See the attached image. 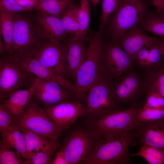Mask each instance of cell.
<instances>
[{
  "mask_svg": "<svg viewBox=\"0 0 164 164\" xmlns=\"http://www.w3.org/2000/svg\"><path fill=\"white\" fill-rule=\"evenodd\" d=\"M142 105L121 109L96 118H85L82 125L96 137L108 140L132 138L133 130L138 125L136 119L138 109Z\"/></svg>",
  "mask_w": 164,
  "mask_h": 164,
  "instance_id": "cell-1",
  "label": "cell"
},
{
  "mask_svg": "<svg viewBox=\"0 0 164 164\" xmlns=\"http://www.w3.org/2000/svg\"><path fill=\"white\" fill-rule=\"evenodd\" d=\"M36 77L18 56L5 52L1 54L0 103L16 91L30 88Z\"/></svg>",
  "mask_w": 164,
  "mask_h": 164,
  "instance_id": "cell-2",
  "label": "cell"
},
{
  "mask_svg": "<svg viewBox=\"0 0 164 164\" xmlns=\"http://www.w3.org/2000/svg\"><path fill=\"white\" fill-rule=\"evenodd\" d=\"M26 12L16 13L14 15L13 54L19 56H32L49 40L42 34L32 12Z\"/></svg>",
  "mask_w": 164,
  "mask_h": 164,
  "instance_id": "cell-3",
  "label": "cell"
},
{
  "mask_svg": "<svg viewBox=\"0 0 164 164\" xmlns=\"http://www.w3.org/2000/svg\"><path fill=\"white\" fill-rule=\"evenodd\" d=\"M21 131L33 132L51 141L58 149L63 130L49 117L45 108L32 100L23 114L12 123Z\"/></svg>",
  "mask_w": 164,
  "mask_h": 164,
  "instance_id": "cell-4",
  "label": "cell"
},
{
  "mask_svg": "<svg viewBox=\"0 0 164 164\" xmlns=\"http://www.w3.org/2000/svg\"><path fill=\"white\" fill-rule=\"evenodd\" d=\"M102 33L99 31L91 33L86 56L76 73L75 85L86 93L101 77L104 44Z\"/></svg>",
  "mask_w": 164,
  "mask_h": 164,
  "instance_id": "cell-5",
  "label": "cell"
},
{
  "mask_svg": "<svg viewBox=\"0 0 164 164\" xmlns=\"http://www.w3.org/2000/svg\"><path fill=\"white\" fill-rule=\"evenodd\" d=\"M148 11L144 0H121L107 24L106 32L111 40L116 42L125 32L139 24Z\"/></svg>",
  "mask_w": 164,
  "mask_h": 164,
  "instance_id": "cell-6",
  "label": "cell"
},
{
  "mask_svg": "<svg viewBox=\"0 0 164 164\" xmlns=\"http://www.w3.org/2000/svg\"><path fill=\"white\" fill-rule=\"evenodd\" d=\"M113 90V80L101 72L100 80L87 93L84 117L96 118L122 109L115 101Z\"/></svg>",
  "mask_w": 164,
  "mask_h": 164,
  "instance_id": "cell-7",
  "label": "cell"
},
{
  "mask_svg": "<svg viewBox=\"0 0 164 164\" xmlns=\"http://www.w3.org/2000/svg\"><path fill=\"white\" fill-rule=\"evenodd\" d=\"M133 145L132 138L108 140L96 137L93 150L82 164H128L131 162L129 149Z\"/></svg>",
  "mask_w": 164,
  "mask_h": 164,
  "instance_id": "cell-8",
  "label": "cell"
},
{
  "mask_svg": "<svg viewBox=\"0 0 164 164\" xmlns=\"http://www.w3.org/2000/svg\"><path fill=\"white\" fill-rule=\"evenodd\" d=\"M113 86L115 101L122 109L143 104L145 78L134 69L113 80Z\"/></svg>",
  "mask_w": 164,
  "mask_h": 164,
  "instance_id": "cell-9",
  "label": "cell"
},
{
  "mask_svg": "<svg viewBox=\"0 0 164 164\" xmlns=\"http://www.w3.org/2000/svg\"><path fill=\"white\" fill-rule=\"evenodd\" d=\"M69 128L60 149L69 164H80L94 149L96 137L82 125Z\"/></svg>",
  "mask_w": 164,
  "mask_h": 164,
  "instance_id": "cell-10",
  "label": "cell"
},
{
  "mask_svg": "<svg viewBox=\"0 0 164 164\" xmlns=\"http://www.w3.org/2000/svg\"><path fill=\"white\" fill-rule=\"evenodd\" d=\"M31 86L32 101L45 109L63 102L78 100L72 91L54 82L36 77Z\"/></svg>",
  "mask_w": 164,
  "mask_h": 164,
  "instance_id": "cell-11",
  "label": "cell"
},
{
  "mask_svg": "<svg viewBox=\"0 0 164 164\" xmlns=\"http://www.w3.org/2000/svg\"><path fill=\"white\" fill-rule=\"evenodd\" d=\"M129 55L112 41L104 44L100 63L101 72L114 80L134 69Z\"/></svg>",
  "mask_w": 164,
  "mask_h": 164,
  "instance_id": "cell-12",
  "label": "cell"
},
{
  "mask_svg": "<svg viewBox=\"0 0 164 164\" xmlns=\"http://www.w3.org/2000/svg\"><path fill=\"white\" fill-rule=\"evenodd\" d=\"M67 54L65 43L51 40L42 46L32 56L44 67L65 78Z\"/></svg>",
  "mask_w": 164,
  "mask_h": 164,
  "instance_id": "cell-13",
  "label": "cell"
},
{
  "mask_svg": "<svg viewBox=\"0 0 164 164\" xmlns=\"http://www.w3.org/2000/svg\"><path fill=\"white\" fill-rule=\"evenodd\" d=\"M45 109L50 118L64 131L74 125L78 118L84 116L86 104L76 100L63 102Z\"/></svg>",
  "mask_w": 164,
  "mask_h": 164,
  "instance_id": "cell-14",
  "label": "cell"
},
{
  "mask_svg": "<svg viewBox=\"0 0 164 164\" xmlns=\"http://www.w3.org/2000/svg\"><path fill=\"white\" fill-rule=\"evenodd\" d=\"M18 56L29 70L36 77L60 84L72 91L79 100L86 102L87 93L81 91L75 84L44 67L32 56Z\"/></svg>",
  "mask_w": 164,
  "mask_h": 164,
  "instance_id": "cell-15",
  "label": "cell"
},
{
  "mask_svg": "<svg viewBox=\"0 0 164 164\" xmlns=\"http://www.w3.org/2000/svg\"><path fill=\"white\" fill-rule=\"evenodd\" d=\"M133 146L148 145L164 150V119L139 124L132 134Z\"/></svg>",
  "mask_w": 164,
  "mask_h": 164,
  "instance_id": "cell-16",
  "label": "cell"
},
{
  "mask_svg": "<svg viewBox=\"0 0 164 164\" xmlns=\"http://www.w3.org/2000/svg\"><path fill=\"white\" fill-rule=\"evenodd\" d=\"M64 43L67 47L65 78L72 83L76 82L77 71L87 53L88 46L85 41L74 39L73 36Z\"/></svg>",
  "mask_w": 164,
  "mask_h": 164,
  "instance_id": "cell-17",
  "label": "cell"
},
{
  "mask_svg": "<svg viewBox=\"0 0 164 164\" xmlns=\"http://www.w3.org/2000/svg\"><path fill=\"white\" fill-rule=\"evenodd\" d=\"M159 40L144 33L138 24L125 32L115 42L128 54L133 63L136 55L142 47Z\"/></svg>",
  "mask_w": 164,
  "mask_h": 164,
  "instance_id": "cell-18",
  "label": "cell"
},
{
  "mask_svg": "<svg viewBox=\"0 0 164 164\" xmlns=\"http://www.w3.org/2000/svg\"><path fill=\"white\" fill-rule=\"evenodd\" d=\"M160 40L142 47L136 55L135 63L146 74L154 72L164 65L160 48Z\"/></svg>",
  "mask_w": 164,
  "mask_h": 164,
  "instance_id": "cell-19",
  "label": "cell"
},
{
  "mask_svg": "<svg viewBox=\"0 0 164 164\" xmlns=\"http://www.w3.org/2000/svg\"><path fill=\"white\" fill-rule=\"evenodd\" d=\"M33 18L44 37L48 40L61 42L66 39L67 34L62 26L60 18L43 14L34 10Z\"/></svg>",
  "mask_w": 164,
  "mask_h": 164,
  "instance_id": "cell-20",
  "label": "cell"
},
{
  "mask_svg": "<svg viewBox=\"0 0 164 164\" xmlns=\"http://www.w3.org/2000/svg\"><path fill=\"white\" fill-rule=\"evenodd\" d=\"M32 90L29 88L19 89L12 94L0 105L12 115L14 120L20 117L24 113L32 100Z\"/></svg>",
  "mask_w": 164,
  "mask_h": 164,
  "instance_id": "cell-21",
  "label": "cell"
},
{
  "mask_svg": "<svg viewBox=\"0 0 164 164\" xmlns=\"http://www.w3.org/2000/svg\"><path fill=\"white\" fill-rule=\"evenodd\" d=\"M26 145V159H31L35 154L45 152L54 155L58 150L53 143L47 138L33 132L23 130Z\"/></svg>",
  "mask_w": 164,
  "mask_h": 164,
  "instance_id": "cell-22",
  "label": "cell"
},
{
  "mask_svg": "<svg viewBox=\"0 0 164 164\" xmlns=\"http://www.w3.org/2000/svg\"><path fill=\"white\" fill-rule=\"evenodd\" d=\"M2 142L17 152L24 160L26 158L25 140L22 131L12 124L0 133Z\"/></svg>",
  "mask_w": 164,
  "mask_h": 164,
  "instance_id": "cell-23",
  "label": "cell"
},
{
  "mask_svg": "<svg viewBox=\"0 0 164 164\" xmlns=\"http://www.w3.org/2000/svg\"><path fill=\"white\" fill-rule=\"evenodd\" d=\"M15 14L0 10V35L5 46L4 52L11 54H13Z\"/></svg>",
  "mask_w": 164,
  "mask_h": 164,
  "instance_id": "cell-24",
  "label": "cell"
},
{
  "mask_svg": "<svg viewBox=\"0 0 164 164\" xmlns=\"http://www.w3.org/2000/svg\"><path fill=\"white\" fill-rule=\"evenodd\" d=\"M142 30L164 36V13L148 11L139 23Z\"/></svg>",
  "mask_w": 164,
  "mask_h": 164,
  "instance_id": "cell-25",
  "label": "cell"
},
{
  "mask_svg": "<svg viewBox=\"0 0 164 164\" xmlns=\"http://www.w3.org/2000/svg\"><path fill=\"white\" fill-rule=\"evenodd\" d=\"M72 0H44L39 1L34 9L40 13L60 18Z\"/></svg>",
  "mask_w": 164,
  "mask_h": 164,
  "instance_id": "cell-26",
  "label": "cell"
},
{
  "mask_svg": "<svg viewBox=\"0 0 164 164\" xmlns=\"http://www.w3.org/2000/svg\"><path fill=\"white\" fill-rule=\"evenodd\" d=\"M78 8L79 6L72 0L67 9L60 18L63 27L68 34L74 36L79 31Z\"/></svg>",
  "mask_w": 164,
  "mask_h": 164,
  "instance_id": "cell-27",
  "label": "cell"
},
{
  "mask_svg": "<svg viewBox=\"0 0 164 164\" xmlns=\"http://www.w3.org/2000/svg\"><path fill=\"white\" fill-rule=\"evenodd\" d=\"M80 1L78 11L79 29L77 33L73 36V38L85 41L90 21V2L89 0H80Z\"/></svg>",
  "mask_w": 164,
  "mask_h": 164,
  "instance_id": "cell-28",
  "label": "cell"
},
{
  "mask_svg": "<svg viewBox=\"0 0 164 164\" xmlns=\"http://www.w3.org/2000/svg\"><path fill=\"white\" fill-rule=\"evenodd\" d=\"M131 156L141 157L149 164L164 163V150L150 145H145L140 146L139 151L132 154Z\"/></svg>",
  "mask_w": 164,
  "mask_h": 164,
  "instance_id": "cell-29",
  "label": "cell"
},
{
  "mask_svg": "<svg viewBox=\"0 0 164 164\" xmlns=\"http://www.w3.org/2000/svg\"><path fill=\"white\" fill-rule=\"evenodd\" d=\"M164 119V109L143 106L139 108L136 113L138 124L149 123Z\"/></svg>",
  "mask_w": 164,
  "mask_h": 164,
  "instance_id": "cell-30",
  "label": "cell"
},
{
  "mask_svg": "<svg viewBox=\"0 0 164 164\" xmlns=\"http://www.w3.org/2000/svg\"><path fill=\"white\" fill-rule=\"evenodd\" d=\"M145 80L146 87L143 106L164 109V97Z\"/></svg>",
  "mask_w": 164,
  "mask_h": 164,
  "instance_id": "cell-31",
  "label": "cell"
},
{
  "mask_svg": "<svg viewBox=\"0 0 164 164\" xmlns=\"http://www.w3.org/2000/svg\"><path fill=\"white\" fill-rule=\"evenodd\" d=\"M24 159L15 151L0 140V164H23Z\"/></svg>",
  "mask_w": 164,
  "mask_h": 164,
  "instance_id": "cell-32",
  "label": "cell"
},
{
  "mask_svg": "<svg viewBox=\"0 0 164 164\" xmlns=\"http://www.w3.org/2000/svg\"><path fill=\"white\" fill-rule=\"evenodd\" d=\"M121 0H102L99 31L102 32L108 20L117 9Z\"/></svg>",
  "mask_w": 164,
  "mask_h": 164,
  "instance_id": "cell-33",
  "label": "cell"
},
{
  "mask_svg": "<svg viewBox=\"0 0 164 164\" xmlns=\"http://www.w3.org/2000/svg\"><path fill=\"white\" fill-rule=\"evenodd\" d=\"M145 78L164 97V65L156 71L146 74Z\"/></svg>",
  "mask_w": 164,
  "mask_h": 164,
  "instance_id": "cell-34",
  "label": "cell"
},
{
  "mask_svg": "<svg viewBox=\"0 0 164 164\" xmlns=\"http://www.w3.org/2000/svg\"><path fill=\"white\" fill-rule=\"evenodd\" d=\"M54 155L45 152H41L34 155L29 159L24 160L23 164H52Z\"/></svg>",
  "mask_w": 164,
  "mask_h": 164,
  "instance_id": "cell-35",
  "label": "cell"
},
{
  "mask_svg": "<svg viewBox=\"0 0 164 164\" xmlns=\"http://www.w3.org/2000/svg\"><path fill=\"white\" fill-rule=\"evenodd\" d=\"M0 10L14 13L30 12L15 0H0Z\"/></svg>",
  "mask_w": 164,
  "mask_h": 164,
  "instance_id": "cell-36",
  "label": "cell"
},
{
  "mask_svg": "<svg viewBox=\"0 0 164 164\" xmlns=\"http://www.w3.org/2000/svg\"><path fill=\"white\" fill-rule=\"evenodd\" d=\"M14 118L10 114L0 105V132L8 128L12 123Z\"/></svg>",
  "mask_w": 164,
  "mask_h": 164,
  "instance_id": "cell-37",
  "label": "cell"
},
{
  "mask_svg": "<svg viewBox=\"0 0 164 164\" xmlns=\"http://www.w3.org/2000/svg\"><path fill=\"white\" fill-rule=\"evenodd\" d=\"M39 1L38 0H22L18 2L23 8L32 11L34 10Z\"/></svg>",
  "mask_w": 164,
  "mask_h": 164,
  "instance_id": "cell-38",
  "label": "cell"
},
{
  "mask_svg": "<svg viewBox=\"0 0 164 164\" xmlns=\"http://www.w3.org/2000/svg\"><path fill=\"white\" fill-rule=\"evenodd\" d=\"M54 156L52 164H69L63 153L60 149L56 152Z\"/></svg>",
  "mask_w": 164,
  "mask_h": 164,
  "instance_id": "cell-39",
  "label": "cell"
},
{
  "mask_svg": "<svg viewBox=\"0 0 164 164\" xmlns=\"http://www.w3.org/2000/svg\"><path fill=\"white\" fill-rule=\"evenodd\" d=\"M156 7V11L164 13V0H152Z\"/></svg>",
  "mask_w": 164,
  "mask_h": 164,
  "instance_id": "cell-40",
  "label": "cell"
},
{
  "mask_svg": "<svg viewBox=\"0 0 164 164\" xmlns=\"http://www.w3.org/2000/svg\"><path fill=\"white\" fill-rule=\"evenodd\" d=\"M1 35L0 36V54H2L5 51V46L3 41L2 39Z\"/></svg>",
  "mask_w": 164,
  "mask_h": 164,
  "instance_id": "cell-41",
  "label": "cell"
},
{
  "mask_svg": "<svg viewBox=\"0 0 164 164\" xmlns=\"http://www.w3.org/2000/svg\"><path fill=\"white\" fill-rule=\"evenodd\" d=\"M160 48L162 55L164 56V36L160 40Z\"/></svg>",
  "mask_w": 164,
  "mask_h": 164,
  "instance_id": "cell-42",
  "label": "cell"
},
{
  "mask_svg": "<svg viewBox=\"0 0 164 164\" xmlns=\"http://www.w3.org/2000/svg\"><path fill=\"white\" fill-rule=\"evenodd\" d=\"M101 0H89L90 3L91 4L94 8H95Z\"/></svg>",
  "mask_w": 164,
  "mask_h": 164,
  "instance_id": "cell-43",
  "label": "cell"
},
{
  "mask_svg": "<svg viewBox=\"0 0 164 164\" xmlns=\"http://www.w3.org/2000/svg\"><path fill=\"white\" fill-rule=\"evenodd\" d=\"M16 0V1H17V2H19V1H22V0Z\"/></svg>",
  "mask_w": 164,
  "mask_h": 164,
  "instance_id": "cell-44",
  "label": "cell"
},
{
  "mask_svg": "<svg viewBox=\"0 0 164 164\" xmlns=\"http://www.w3.org/2000/svg\"><path fill=\"white\" fill-rule=\"evenodd\" d=\"M39 0V1H43V0Z\"/></svg>",
  "mask_w": 164,
  "mask_h": 164,
  "instance_id": "cell-45",
  "label": "cell"
}]
</instances>
